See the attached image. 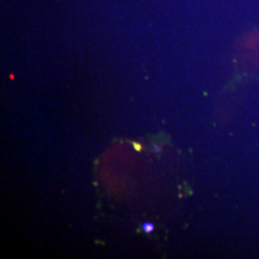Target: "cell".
I'll use <instances>...</instances> for the list:
<instances>
[{"instance_id":"obj_1","label":"cell","mask_w":259,"mask_h":259,"mask_svg":"<svg viewBox=\"0 0 259 259\" xmlns=\"http://www.w3.org/2000/svg\"><path fill=\"white\" fill-rule=\"evenodd\" d=\"M141 227H142V229H143V230H144L146 233L152 232L154 229H155V226H154L152 223H144L142 226H141Z\"/></svg>"},{"instance_id":"obj_2","label":"cell","mask_w":259,"mask_h":259,"mask_svg":"<svg viewBox=\"0 0 259 259\" xmlns=\"http://www.w3.org/2000/svg\"><path fill=\"white\" fill-rule=\"evenodd\" d=\"M131 144H133L134 148L135 149V151H137V152H140V151L142 150V145H141V144H139L137 142H133Z\"/></svg>"},{"instance_id":"obj_3","label":"cell","mask_w":259,"mask_h":259,"mask_svg":"<svg viewBox=\"0 0 259 259\" xmlns=\"http://www.w3.org/2000/svg\"><path fill=\"white\" fill-rule=\"evenodd\" d=\"M155 151L156 153H159L160 151H161V149H160V147L159 146H156V145H155Z\"/></svg>"}]
</instances>
